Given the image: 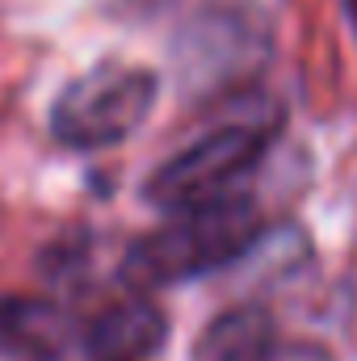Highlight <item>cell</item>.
I'll use <instances>...</instances> for the list:
<instances>
[{
	"label": "cell",
	"instance_id": "1",
	"mask_svg": "<svg viewBox=\"0 0 357 361\" xmlns=\"http://www.w3.org/2000/svg\"><path fill=\"white\" fill-rule=\"evenodd\" d=\"M261 231L265 214L248 193L214 197L139 235L122 257V281L131 290H164L202 273L227 269L253 252Z\"/></svg>",
	"mask_w": 357,
	"mask_h": 361
},
{
	"label": "cell",
	"instance_id": "5",
	"mask_svg": "<svg viewBox=\"0 0 357 361\" xmlns=\"http://www.w3.org/2000/svg\"><path fill=\"white\" fill-rule=\"evenodd\" d=\"M76 319L68 307L42 294L0 298V353L13 361H63L76 345Z\"/></svg>",
	"mask_w": 357,
	"mask_h": 361
},
{
	"label": "cell",
	"instance_id": "6",
	"mask_svg": "<svg viewBox=\"0 0 357 361\" xmlns=\"http://www.w3.org/2000/svg\"><path fill=\"white\" fill-rule=\"evenodd\" d=\"M164 341H169V319L143 294L105 307L80 332V345L92 361H147L160 353Z\"/></svg>",
	"mask_w": 357,
	"mask_h": 361
},
{
	"label": "cell",
	"instance_id": "8",
	"mask_svg": "<svg viewBox=\"0 0 357 361\" xmlns=\"http://www.w3.org/2000/svg\"><path fill=\"white\" fill-rule=\"evenodd\" d=\"M349 17H353V25H357V0H349Z\"/></svg>",
	"mask_w": 357,
	"mask_h": 361
},
{
	"label": "cell",
	"instance_id": "3",
	"mask_svg": "<svg viewBox=\"0 0 357 361\" xmlns=\"http://www.w3.org/2000/svg\"><path fill=\"white\" fill-rule=\"evenodd\" d=\"M269 143V122H223L193 139L189 147H181L177 156H169L164 164H156L143 185V197L169 214L227 197L236 193V180L248 177L265 160Z\"/></svg>",
	"mask_w": 357,
	"mask_h": 361
},
{
	"label": "cell",
	"instance_id": "2",
	"mask_svg": "<svg viewBox=\"0 0 357 361\" xmlns=\"http://www.w3.org/2000/svg\"><path fill=\"white\" fill-rule=\"evenodd\" d=\"M160 76L143 63L105 59L68 80L51 101V135L72 152H101L126 143L156 109Z\"/></svg>",
	"mask_w": 357,
	"mask_h": 361
},
{
	"label": "cell",
	"instance_id": "7",
	"mask_svg": "<svg viewBox=\"0 0 357 361\" xmlns=\"http://www.w3.org/2000/svg\"><path fill=\"white\" fill-rule=\"evenodd\" d=\"M277 324L265 307L240 302L219 311L193 341V361H273Z\"/></svg>",
	"mask_w": 357,
	"mask_h": 361
},
{
	"label": "cell",
	"instance_id": "4",
	"mask_svg": "<svg viewBox=\"0 0 357 361\" xmlns=\"http://www.w3.org/2000/svg\"><path fill=\"white\" fill-rule=\"evenodd\" d=\"M269 51V34L257 8L236 0H214L189 17L177 38V63L185 89H231L236 80L253 76Z\"/></svg>",
	"mask_w": 357,
	"mask_h": 361
}]
</instances>
